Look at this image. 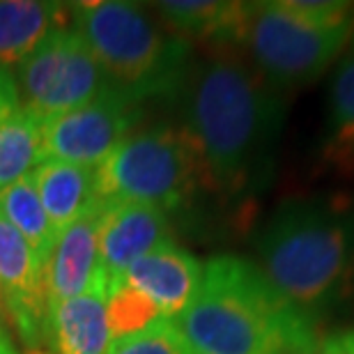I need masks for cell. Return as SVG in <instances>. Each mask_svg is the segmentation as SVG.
I'll use <instances>...</instances> for the list:
<instances>
[{"label":"cell","instance_id":"1","mask_svg":"<svg viewBox=\"0 0 354 354\" xmlns=\"http://www.w3.org/2000/svg\"><path fill=\"white\" fill-rule=\"evenodd\" d=\"M184 124L207 191L232 201L258 194L274 173L283 95L223 48L191 67L182 90Z\"/></svg>","mask_w":354,"mask_h":354},{"label":"cell","instance_id":"8","mask_svg":"<svg viewBox=\"0 0 354 354\" xmlns=\"http://www.w3.org/2000/svg\"><path fill=\"white\" fill-rule=\"evenodd\" d=\"M143 120V104L109 90L79 109L44 120V157L97 168L131 136Z\"/></svg>","mask_w":354,"mask_h":354},{"label":"cell","instance_id":"19","mask_svg":"<svg viewBox=\"0 0 354 354\" xmlns=\"http://www.w3.org/2000/svg\"><path fill=\"white\" fill-rule=\"evenodd\" d=\"M0 214L26 239L28 246L35 251V256L46 269L58 237H55L44 205L39 201L32 173L24 180L10 184V187L0 189Z\"/></svg>","mask_w":354,"mask_h":354},{"label":"cell","instance_id":"6","mask_svg":"<svg viewBox=\"0 0 354 354\" xmlns=\"http://www.w3.org/2000/svg\"><path fill=\"white\" fill-rule=\"evenodd\" d=\"M354 24L317 28L292 17L281 3H249L242 44L253 60V69L279 90H299L327 72L348 44Z\"/></svg>","mask_w":354,"mask_h":354},{"label":"cell","instance_id":"23","mask_svg":"<svg viewBox=\"0 0 354 354\" xmlns=\"http://www.w3.org/2000/svg\"><path fill=\"white\" fill-rule=\"evenodd\" d=\"M0 354H21L10 336V327L0 320Z\"/></svg>","mask_w":354,"mask_h":354},{"label":"cell","instance_id":"24","mask_svg":"<svg viewBox=\"0 0 354 354\" xmlns=\"http://www.w3.org/2000/svg\"><path fill=\"white\" fill-rule=\"evenodd\" d=\"M0 320H3L7 327H10V317H7V308H5V301H3V295H0Z\"/></svg>","mask_w":354,"mask_h":354},{"label":"cell","instance_id":"5","mask_svg":"<svg viewBox=\"0 0 354 354\" xmlns=\"http://www.w3.org/2000/svg\"><path fill=\"white\" fill-rule=\"evenodd\" d=\"M203 171L182 127L154 124L131 133L95 168V194L106 203H140L161 212L189 207Z\"/></svg>","mask_w":354,"mask_h":354},{"label":"cell","instance_id":"21","mask_svg":"<svg viewBox=\"0 0 354 354\" xmlns=\"http://www.w3.org/2000/svg\"><path fill=\"white\" fill-rule=\"evenodd\" d=\"M292 17L317 28H341L354 24V5L338 0H279Z\"/></svg>","mask_w":354,"mask_h":354},{"label":"cell","instance_id":"20","mask_svg":"<svg viewBox=\"0 0 354 354\" xmlns=\"http://www.w3.org/2000/svg\"><path fill=\"white\" fill-rule=\"evenodd\" d=\"M109 354H194L175 320H157L143 331L120 338Z\"/></svg>","mask_w":354,"mask_h":354},{"label":"cell","instance_id":"22","mask_svg":"<svg viewBox=\"0 0 354 354\" xmlns=\"http://www.w3.org/2000/svg\"><path fill=\"white\" fill-rule=\"evenodd\" d=\"M21 109V99H19V88L14 72L0 67V122L5 118H10L12 113H17Z\"/></svg>","mask_w":354,"mask_h":354},{"label":"cell","instance_id":"16","mask_svg":"<svg viewBox=\"0 0 354 354\" xmlns=\"http://www.w3.org/2000/svg\"><path fill=\"white\" fill-rule=\"evenodd\" d=\"M32 177L55 237H60L62 230L86 214L90 205L97 201L95 168L46 159L35 168Z\"/></svg>","mask_w":354,"mask_h":354},{"label":"cell","instance_id":"15","mask_svg":"<svg viewBox=\"0 0 354 354\" xmlns=\"http://www.w3.org/2000/svg\"><path fill=\"white\" fill-rule=\"evenodd\" d=\"M69 5L44 0H0V67L12 72L58 28L67 26Z\"/></svg>","mask_w":354,"mask_h":354},{"label":"cell","instance_id":"10","mask_svg":"<svg viewBox=\"0 0 354 354\" xmlns=\"http://www.w3.org/2000/svg\"><path fill=\"white\" fill-rule=\"evenodd\" d=\"M173 242L168 214L140 203H106L99 221V272L106 286L118 281L136 260Z\"/></svg>","mask_w":354,"mask_h":354},{"label":"cell","instance_id":"11","mask_svg":"<svg viewBox=\"0 0 354 354\" xmlns=\"http://www.w3.org/2000/svg\"><path fill=\"white\" fill-rule=\"evenodd\" d=\"M201 281V260L191 251L180 249L175 242H171L136 260L113 283H122V286L136 290L159 310L161 317L175 320L196 297Z\"/></svg>","mask_w":354,"mask_h":354},{"label":"cell","instance_id":"12","mask_svg":"<svg viewBox=\"0 0 354 354\" xmlns=\"http://www.w3.org/2000/svg\"><path fill=\"white\" fill-rule=\"evenodd\" d=\"M104 201L90 205L55 242L51 260L46 265V313L62 301L88 292L99 279V221Z\"/></svg>","mask_w":354,"mask_h":354},{"label":"cell","instance_id":"17","mask_svg":"<svg viewBox=\"0 0 354 354\" xmlns=\"http://www.w3.org/2000/svg\"><path fill=\"white\" fill-rule=\"evenodd\" d=\"M322 159L341 175H354V55L338 65L331 81Z\"/></svg>","mask_w":354,"mask_h":354},{"label":"cell","instance_id":"2","mask_svg":"<svg viewBox=\"0 0 354 354\" xmlns=\"http://www.w3.org/2000/svg\"><path fill=\"white\" fill-rule=\"evenodd\" d=\"M175 322L194 354H317L322 343L320 322L239 256L203 265L201 288Z\"/></svg>","mask_w":354,"mask_h":354},{"label":"cell","instance_id":"4","mask_svg":"<svg viewBox=\"0 0 354 354\" xmlns=\"http://www.w3.org/2000/svg\"><path fill=\"white\" fill-rule=\"evenodd\" d=\"M69 19L113 90L138 104L182 97L194 67L191 44L159 26L140 5L88 0L69 5Z\"/></svg>","mask_w":354,"mask_h":354},{"label":"cell","instance_id":"18","mask_svg":"<svg viewBox=\"0 0 354 354\" xmlns=\"http://www.w3.org/2000/svg\"><path fill=\"white\" fill-rule=\"evenodd\" d=\"M46 161L44 120L19 109L0 122V189L24 180Z\"/></svg>","mask_w":354,"mask_h":354},{"label":"cell","instance_id":"13","mask_svg":"<svg viewBox=\"0 0 354 354\" xmlns=\"http://www.w3.org/2000/svg\"><path fill=\"white\" fill-rule=\"evenodd\" d=\"M113 345L106 315V279L92 283L88 292L46 313L44 354H109Z\"/></svg>","mask_w":354,"mask_h":354},{"label":"cell","instance_id":"9","mask_svg":"<svg viewBox=\"0 0 354 354\" xmlns=\"http://www.w3.org/2000/svg\"><path fill=\"white\" fill-rule=\"evenodd\" d=\"M0 295L10 327L30 354H44L46 269L0 214Z\"/></svg>","mask_w":354,"mask_h":354},{"label":"cell","instance_id":"14","mask_svg":"<svg viewBox=\"0 0 354 354\" xmlns=\"http://www.w3.org/2000/svg\"><path fill=\"white\" fill-rule=\"evenodd\" d=\"M154 7L168 30L187 41H209L221 48L242 44L249 3L168 0V3H154Z\"/></svg>","mask_w":354,"mask_h":354},{"label":"cell","instance_id":"3","mask_svg":"<svg viewBox=\"0 0 354 354\" xmlns=\"http://www.w3.org/2000/svg\"><path fill=\"white\" fill-rule=\"evenodd\" d=\"M260 272L286 299L320 322L354 274V207L345 198L288 201L256 239Z\"/></svg>","mask_w":354,"mask_h":354},{"label":"cell","instance_id":"7","mask_svg":"<svg viewBox=\"0 0 354 354\" xmlns=\"http://www.w3.org/2000/svg\"><path fill=\"white\" fill-rule=\"evenodd\" d=\"M14 79L21 109L41 120L58 118L113 90L86 39L72 26L48 35L17 67Z\"/></svg>","mask_w":354,"mask_h":354}]
</instances>
